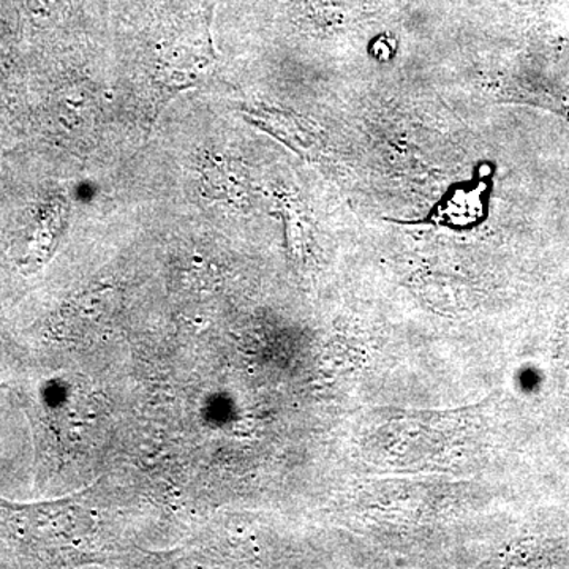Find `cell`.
<instances>
[{
    "instance_id": "obj_1",
    "label": "cell",
    "mask_w": 569,
    "mask_h": 569,
    "mask_svg": "<svg viewBox=\"0 0 569 569\" xmlns=\"http://www.w3.org/2000/svg\"><path fill=\"white\" fill-rule=\"evenodd\" d=\"M216 63V44L211 33V22L203 33L194 39L182 37L174 43H167L156 51L151 61V111L149 121H156L164 104L174 96L197 88L204 74Z\"/></svg>"
}]
</instances>
